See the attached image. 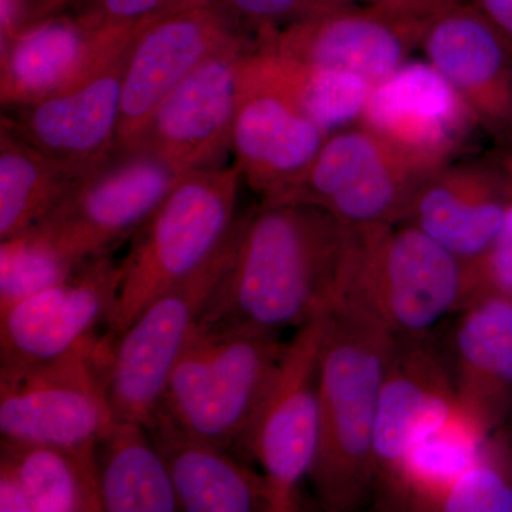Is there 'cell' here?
<instances>
[{
  "label": "cell",
  "instance_id": "6",
  "mask_svg": "<svg viewBox=\"0 0 512 512\" xmlns=\"http://www.w3.org/2000/svg\"><path fill=\"white\" fill-rule=\"evenodd\" d=\"M116 340L107 333L72 352L35 363L0 366L2 439L94 446L111 423L107 379Z\"/></svg>",
  "mask_w": 512,
  "mask_h": 512
},
{
  "label": "cell",
  "instance_id": "23",
  "mask_svg": "<svg viewBox=\"0 0 512 512\" xmlns=\"http://www.w3.org/2000/svg\"><path fill=\"white\" fill-rule=\"evenodd\" d=\"M148 434L167 464L184 512H272L261 471L228 448L198 439L161 410Z\"/></svg>",
  "mask_w": 512,
  "mask_h": 512
},
{
  "label": "cell",
  "instance_id": "34",
  "mask_svg": "<svg viewBox=\"0 0 512 512\" xmlns=\"http://www.w3.org/2000/svg\"><path fill=\"white\" fill-rule=\"evenodd\" d=\"M474 3L512 42V0H474Z\"/></svg>",
  "mask_w": 512,
  "mask_h": 512
},
{
  "label": "cell",
  "instance_id": "17",
  "mask_svg": "<svg viewBox=\"0 0 512 512\" xmlns=\"http://www.w3.org/2000/svg\"><path fill=\"white\" fill-rule=\"evenodd\" d=\"M120 279V262L103 256L0 309V366L57 359L92 338L113 311Z\"/></svg>",
  "mask_w": 512,
  "mask_h": 512
},
{
  "label": "cell",
  "instance_id": "9",
  "mask_svg": "<svg viewBox=\"0 0 512 512\" xmlns=\"http://www.w3.org/2000/svg\"><path fill=\"white\" fill-rule=\"evenodd\" d=\"M183 175L150 154H116L28 229L74 266L131 241Z\"/></svg>",
  "mask_w": 512,
  "mask_h": 512
},
{
  "label": "cell",
  "instance_id": "13",
  "mask_svg": "<svg viewBox=\"0 0 512 512\" xmlns=\"http://www.w3.org/2000/svg\"><path fill=\"white\" fill-rule=\"evenodd\" d=\"M457 413L453 372L436 332L394 338L373 436V500L382 510L399 483L407 457Z\"/></svg>",
  "mask_w": 512,
  "mask_h": 512
},
{
  "label": "cell",
  "instance_id": "7",
  "mask_svg": "<svg viewBox=\"0 0 512 512\" xmlns=\"http://www.w3.org/2000/svg\"><path fill=\"white\" fill-rule=\"evenodd\" d=\"M330 308V306H329ZM329 308L296 329L238 456L251 458L268 483L272 512L302 510L319 429V355Z\"/></svg>",
  "mask_w": 512,
  "mask_h": 512
},
{
  "label": "cell",
  "instance_id": "11",
  "mask_svg": "<svg viewBox=\"0 0 512 512\" xmlns=\"http://www.w3.org/2000/svg\"><path fill=\"white\" fill-rule=\"evenodd\" d=\"M256 42L258 37L235 32L212 50L161 101L131 153L150 154L180 175L221 165Z\"/></svg>",
  "mask_w": 512,
  "mask_h": 512
},
{
  "label": "cell",
  "instance_id": "14",
  "mask_svg": "<svg viewBox=\"0 0 512 512\" xmlns=\"http://www.w3.org/2000/svg\"><path fill=\"white\" fill-rule=\"evenodd\" d=\"M133 36L66 89L5 109L2 124L79 173L99 170L117 153L124 66Z\"/></svg>",
  "mask_w": 512,
  "mask_h": 512
},
{
  "label": "cell",
  "instance_id": "5",
  "mask_svg": "<svg viewBox=\"0 0 512 512\" xmlns=\"http://www.w3.org/2000/svg\"><path fill=\"white\" fill-rule=\"evenodd\" d=\"M279 335L195 323L161 410L181 429L238 454L286 349Z\"/></svg>",
  "mask_w": 512,
  "mask_h": 512
},
{
  "label": "cell",
  "instance_id": "1",
  "mask_svg": "<svg viewBox=\"0 0 512 512\" xmlns=\"http://www.w3.org/2000/svg\"><path fill=\"white\" fill-rule=\"evenodd\" d=\"M348 227L306 204H259L241 215L227 271L198 322L281 335L328 309Z\"/></svg>",
  "mask_w": 512,
  "mask_h": 512
},
{
  "label": "cell",
  "instance_id": "12",
  "mask_svg": "<svg viewBox=\"0 0 512 512\" xmlns=\"http://www.w3.org/2000/svg\"><path fill=\"white\" fill-rule=\"evenodd\" d=\"M426 177L375 131L357 123L329 134L281 204L313 205L346 227L400 224Z\"/></svg>",
  "mask_w": 512,
  "mask_h": 512
},
{
  "label": "cell",
  "instance_id": "20",
  "mask_svg": "<svg viewBox=\"0 0 512 512\" xmlns=\"http://www.w3.org/2000/svg\"><path fill=\"white\" fill-rule=\"evenodd\" d=\"M508 180L500 150L460 157L427 175L414 194L407 224L464 264L483 258L503 227Z\"/></svg>",
  "mask_w": 512,
  "mask_h": 512
},
{
  "label": "cell",
  "instance_id": "4",
  "mask_svg": "<svg viewBox=\"0 0 512 512\" xmlns=\"http://www.w3.org/2000/svg\"><path fill=\"white\" fill-rule=\"evenodd\" d=\"M244 184L237 165H217L183 175L131 239L121 266L119 293L106 320L117 340L157 296L212 261L237 229Z\"/></svg>",
  "mask_w": 512,
  "mask_h": 512
},
{
  "label": "cell",
  "instance_id": "3",
  "mask_svg": "<svg viewBox=\"0 0 512 512\" xmlns=\"http://www.w3.org/2000/svg\"><path fill=\"white\" fill-rule=\"evenodd\" d=\"M466 264L407 222L348 227L335 299L394 338L436 332L463 305Z\"/></svg>",
  "mask_w": 512,
  "mask_h": 512
},
{
  "label": "cell",
  "instance_id": "22",
  "mask_svg": "<svg viewBox=\"0 0 512 512\" xmlns=\"http://www.w3.org/2000/svg\"><path fill=\"white\" fill-rule=\"evenodd\" d=\"M458 412L485 436L512 421V296L490 293L456 313L444 340Z\"/></svg>",
  "mask_w": 512,
  "mask_h": 512
},
{
  "label": "cell",
  "instance_id": "32",
  "mask_svg": "<svg viewBox=\"0 0 512 512\" xmlns=\"http://www.w3.org/2000/svg\"><path fill=\"white\" fill-rule=\"evenodd\" d=\"M212 2L215 0H57L60 9L90 13L116 23H137L170 10Z\"/></svg>",
  "mask_w": 512,
  "mask_h": 512
},
{
  "label": "cell",
  "instance_id": "30",
  "mask_svg": "<svg viewBox=\"0 0 512 512\" xmlns=\"http://www.w3.org/2000/svg\"><path fill=\"white\" fill-rule=\"evenodd\" d=\"M508 180V201L503 227L490 251L466 265V289L461 309L490 293L512 296V144L501 148ZM460 309V311H461Z\"/></svg>",
  "mask_w": 512,
  "mask_h": 512
},
{
  "label": "cell",
  "instance_id": "19",
  "mask_svg": "<svg viewBox=\"0 0 512 512\" xmlns=\"http://www.w3.org/2000/svg\"><path fill=\"white\" fill-rule=\"evenodd\" d=\"M141 22H109L69 9L37 20L2 43V109L45 99L82 79L130 39Z\"/></svg>",
  "mask_w": 512,
  "mask_h": 512
},
{
  "label": "cell",
  "instance_id": "35",
  "mask_svg": "<svg viewBox=\"0 0 512 512\" xmlns=\"http://www.w3.org/2000/svg\"><path fill=\"white\" fill-rule=\"evenodd\" d=\"M507 430H508V434H510V439H511V443H512V421H511L510 426L507 427Z\"/></svg>",
  "mask_w": 512,
  "mask_h": 512
},
{
  "label": "cell",
  "instance_id": "29",
  "mask_svg": "<svg viewBox=\"0 0 512 512\" xmlns=\"http://www.w3.org/2000/svg\"><path fill=\"white\" fill-rule=\"evenodd\" d=\"M79 266L64 261L32 231L5 239L0 245V309L56 285Z\"/></svg>",
  "mask_w": 512,
  "mask_h": 512
},
{
  "label": "cell",
  "instance_id": "27",
  "mask_svg": "<svg viewBox=\"0 0 512 512\" xmlns=\"http://www.w3.org/2000/svg\"><path fill=\"white\" fill-rule=\"evenodd\" d=\"M276 76L299 106L328 133L360 123L373 84L359 74L299 63L276 53L264 40Z\"/></svg>",
  "mask_w": 512,
  "mask_h": 512
},
{
  "label": "cell",
  "instance_id": "18",
  "mask_svg": "<svg viewBox=\"0 0 512 512\" xmlns=\"http://www.w3.org/2000/svg\"><path fill=\"white\" fill-rule=\"evenodd\" d=\"M419 49L481 128L503 146L512 144V42L476 3L453 0L431 16Z\"/></svg>",
  "mask_w": 512,
  "mask_h": 512
},
{
  "label": "cell",
  "instance_id": "31",
  "mask_svg": "<svg viewBox=\"0 0 512 512\" xmlns=\"http://www.w3.org/2000/svg\"><path fill=\"white\" fill-rule=\"evenodd\" d=\"M242 32L255 37L279 32L286 26L340 8L338 0H215Z\"/></svg>",
  "mask_w": 512,
  "mask_h": 512
},
{
  "label": "cell",
  "instance_id": "36",
  "mask_svg": "<svg viewBox=\"0 0 512 512\" xmlns=\"http://www.w3.org/2000/svg\"><path fill=\"white\" fill-rule=\"evenodd\" d=\"M55 2H56V5H57V0H55ZM57 6H59V5H57Z\"/></svg>",
  "mask_w": 512,
  "mask_h": 512
},
{
  "label": "cell",
  "instance_id": "26",
  "mask_svg": "<svg viewBox=\"0 0 512 512\" xmlns=\"http://www.w3.org/2000/svg\"><path fill=\"white\" fill-rule=\"evenodd\" d=\"M89 175L46 156L15 131L0 128V241L23 234Z\"/></svg>",
  "mask_w": 512,
  "mask_h": 512
},
{
  "label": "cell",
  "instance_id": "2",
  "mask_svg": "<svg viewBox=\"0 0 512 512\" xmlns=\"http://www.w3.org/2000/svg\"><path fill=\"white\" fill-rule=\"evenodd\" d=\"M394 336L356 305H330L319 355V429L308 483L329 512L359 510L375 494L373 436Z\"/></svg>",
  "mask_w": 512,
  "mask_h": 512
},
{
  "label": "cell",
  "instance_id": "28",
  "mask_svg": "<svg viewBox=\"0 0 512 512\" xmlns=\"http://www.w3.org/2000/svg\"><path fill=\"white\" fill-rule=\"evenodd\" d=\"M429 512H512V443L507 427L491 434L473 463L421 503Z\"/></svg>",
  "mask_w": 512,
  "mask_h": 512
},
{
  "label": "cell",
  "instance_id": "8",
  "mask_svg": "<svg viewBox=\"0 0 512 512\" xmlns=\"http://www.w3.org/2000/svg\"><path fill=\"white\" fill-rule=\"evenodd\" d=\"M237 229L224 249L200 271L157 296L117 338L107 379L113 419L153 426L168 379L195 323L227 271Z\"/></svg>",
  "mask_w": 512,
  "mask_h": 512
},
{
  "label": "cell",
  "instance_id": "24",
  "mask_svg": "<svg viewBox=\"0 0 512 512\" xmlns=\"http://www.w3.org/2000/svg\"><path fill=\"white\" fill-rule=\"evenodd\" d=\"M0 511L104 512L96 444L0 440Z\"/></svg>",
  "mask_w": 512,
  "mask_h": 512
},
{
  "label": "cell",
  "instance_id": "21",
  "mask_svg": "<svg viewBox=\"0 0 512 512\" xmlns=\"http://www.w3.org/2000/svg\"><path fill=\"white\" fill-rule=\"evenodd\" d=\"M426 23L376 10L340 6L268 36L276 53L295 62L359 74L373 86L392 76L414 49Z\"/></svg>",
  "mask_w": 512,
  "mask_h": 512
},
{
  "label": "cell",
  "instance_id": "10",
  "mask_svg": "<svg viewBox=\"0 0 512 512\" xmlns=\"http://www.w3.org/2000/svg\"><path fill=\"white\" fill-rule=\"evenodd\" d=\"M328 136L285 89L258 39L242 73L229 151L259 204H281Z\"/></svg>",
  "mask_w": 512,
  "mask_h": 512
},
{
  "label": "cell",
  "instance_id": "15",
  "mask_svg": "<svg viewBox=\"0 0 512 512\" xmlns=\"http://www.w3.org/2000/svg\"><path fill=\"white\" fill-rule=\"evenodd\" d=\"M239 30L217 2L170 10L138 25L128 47L117 153L136 148L161 101Z\"/></svg>",
  "mask_w": 512,
  "mask_h": 512
},
{
  "label": "cell",
  "instance_id": "16",
  "mask_svg": "<svg viewBox=\"0 0 512 512\" xmlns=\"http://www.w3.org/2000/svg\"><path fill=\"white\" fill-rule=\"evenodd\" d=\"M410 165L429 175L461 157L476 114L429 62H406L373 86L363 119Z\"/></svg>",
  "mask_w": 512,
  "mask_h": 512
},
{
  "label": "cell",
  "instance_id": "33",
  "mask_svg": "<svg viewBox=\"0 0 512 512\" xmlns=\"http://www.w3.org/2000/svg\"><path fill=\"white\" fill-rule=\"evenodd\" d=\"M343 5L376 10L394 18L426 23L453 0H338Z\"/></svg>",
  "mask_w": 512,
  "mask_h": 512
},
{
  "label": "cell",
  "instance_id": "25",
  "mask_svg": "<svg viewBox=\"0 0 512 512\" xmlns=\"http://www.w3.org/2000/svg\"><path fill=\"white\" fill-rule=\"evenodd\" d=\"M104 512L180 511L167 464L146 427L114 420L96 444Z\"/></svg>",
  "mask_w": 512,
  "mask_h": 512
}]
</instances>
